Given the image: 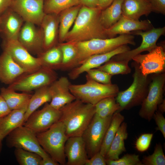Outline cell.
I'll return each instance as SVG.
<instances>
[{"label":"cell","instance_id":"7bdbcfd3","mask_svg":"<svg viewBox=\"0 0 165 165\" xmlns=\"http://www.w3.org/2000/svg\"><path fill=\"white\" fill-rule=\"evenodd\" d=\"M106 159L99 152L88 159L85 165H106Z\"/></svg>","mask_w":165,"mask_h":165},{"label":"cell","instance_id":"c3c4849f","mask_svg":"<svg viewBox=\"0 0 165 165\" xmlns=\"http://www.w3.org/2000/svg\"><path fill=\"white\" fill-rule=\"evenodd\" d=\"M12 0H0V16L10 7Z\"/></svg>","mask_w":165,"mask_h":165},{"label":"cell","instance_id":"d6986e66","mask_svg":"<svg viewBox=\"0 0 165 165\" xmlns=\"http://www.w3.org/2000/svg\"><path fill=\"white\" fill-rule=\"evenodd\" d=\"M71 84L68 78L62 76L49 86L52 97L50 104L51 106L60 110L65 105L76 99L70 91L69 86Z\"/></svg>","mask_w":165,"mask_h":165},{"label":"cell","instance_id":"b9f144b4","mask_svg":"<svg viewBox=\"0 0 165 165\" xmlns=\"http://www.w3.org/2000/svg\"><path fill=\"white\" fill-rule=\"evenodd\" d=\"M153 118L157 126V129L161 132L165 138V119L163 114L157 110L154 114Z\"/></svg>","mask_w":165,"mask_h":165},{"label":"cell","instance_id":"ac0fdd59","mask_svg":"<svg viewBox=\"0 0 165 165\" xmlns=\"http://www.w3.org/2000/svg\"><path fill=\"white\" fill-rule=\"evenodd\" d=\"M24 22L10 7L7 9L0 16V35L3 40H17Z\"/></svg>","mask_w":165,"mask_h":165},{"label":"cell","instance_id":"db71d44e","mask_svg":"<svg viewBox=\"0 0 165 165\" xmlns=\"http://www.w3.org/2000/svg\"><path fill=\"white\" fill-rule=\"evenodd\" d=\"M42 0L44 1V0Z\"/></svg>","mask_w":165,"mask_h":165},{"label":"cell","instance_id":"3957f363","mask_svg":"<svg viewBox=\"0 0 165 165\" xmlns=\"http://www.w3.org/2000/svg\"><path fill=\"white\" fill-rule=\"evenodd\" d=\"M60 110L61 116L59 120L64 124L68 138L82 136L96 113L94 105L77 99Z\"/></svg>","mask_w":165,"mask_h":165},{"label":"cell","instance_id":"8fae6325","mask_svg":"<svg viewBox=\"0 0 165 165\" xmlns=\"http://www.w3.org/2000/svg\"><path fill=\"white\" fill-rule=\"evenodd\" d=\"M1 46L26 73L33 72L42 66L39 58L32 55L17 40H3Z\"/></svg>","mask_w":165,"mask_h":165},{"label":"cell","instance_id":"30bf717a","mask_svg":"<svg viewBox=\"0 0 165 165\" xmlns=\"http://www.w3.org/2000/svg\"><path fill=\"white\" fill-rule=\"evenodd\" d=\"M7 137L9 147L36 153L42 159L50 156L40 145L36 134L23 125L15 129Z\"/></svg>","mask_w":165,"mask_h":165},{"label":"cell","instance_id":"52a82bcc","mask_svg":"<svg viewBox=\"0 0 165 165\" xmlns=\"http://www.w3.org/2000/svg\"><path fill=\"white\" fill-rule=\"evenodd\" d=\"M57 78V74L54 70L42 66L33 72L24 74L8 87L16 91L29 93L50 86Z\"/></svg>","mask_w":165,"mask_h":165},{"label":"cell","instance_id":"f546056e","mask_svg":"<svg viewBox=\"0 0 165 165\" xmlns=\"http://www.w3.org/2000/svg\"><path fill=\"white\" fill-rule=\"evenodd\" d=\"M124 117L119 112L112 115L110 124L105 133L100 150V153L105 157L118 128L123 122Z\"/></svg>","mask_w":165,"mask_h":165},{"label":"cell","instance_id":"7402d4cb","mask_svg":"<svg viewBox=\"0 0 165 165\" xmlns=\"http://www.w3.org/2000/svg\"><path fill=\"white\" fill-rule=\"evenodd\" d=\"M59 25V14H45L39 26L42 39V51L56 45Z\"/></svg>","mask_w":165,"mask_h":165},{"label":"cell","instance_id":"d590c367","mask_svg":"<svg viewBox=\"0 0 165 165\" xmlns=\"http://www.w3.org/2000/svg\"><path fill=\"white\" fill-rule=\"evenodd\" d=\"M142 162L143 165H165V157L161 144H156L153 153L144 157Z\"/></svg>","mask_w":165,"mask_h":165},{"label":"cell","instance_id":"e575fe53","mask_svg":"<svg viewBox=\"0 0 165 165\" xmlns=\"http://www.w3.org/2000/svg\"><path fill=\"white\" fill-rule=\"evenodd\" d=\"M15 155L20 165H40L42 157L38 154L20 148H16Z\"/></svg>","mask_w":165,"mask_h":165},{"label":"cell","instance_id":"4316f807","mask_svg":"<svg viewBox=\"0 0 165 165\" xmlns=\"http://www.w3.org/2000/svg\"><path fill=\"white\" fill-rule=\"evenodd\" d=\"M0 95L11 110L28 106L32 95L29 93H17L8 87L1 88Z\"/></svg>","mask_w":165,"mask_h":165},{"label":"cell","instance_id":"f907efd6","mask_svg":"<svg viewBox=\"0 0 165 165\" xmlns=\"http://www.w3.org/2000/svg\"><path fill=\"white\" fill-rule=\"evenodd\" d=\"M59 163L55 161L50 156L42 158L40 165H58Z\"/></svg>","mask_w":165,"mask_h":165},{"label":"cell","instance_id":"1f68e13d","mask_svg":"<svg viewBox=\"0 0 165 165\" xmlns=\"http://www.w3.org/2000/svg\"><path fill=\"white\" fill-rule=\"evenodd\" d=\"M42 66L53 70L59 69L62 61V53L58 45L37 55Z\"/></svg>","mask_w":165,"mask_h":165},{"label":"cell","instance_id":"6da1fadb","mask_svg":"<svg viewBox=\"0 0 165 165\" xmlns=\"http://www.w3.org/2000/svg\"><path fill=\"white\" fill-rule=\"evenodd\" d=\"M101 10L97 7L81 6L72 28L64 41L75 43L94 38H108L100 19Z\"/></svg>","mask_w":165,"mask_h":165},{"label":"cell","instance_id":"2e32d148","mask_svg":"<svg viewBox=\"0 0 165 165\" xmlns=\"http://www.w3.org/2000/svg\"><path fill=\"white\" fill-rule=\"evenodd\" d=\"M130 50L127 45L121 46L110 52L91 56L79 66L71 69L68 74L70 79L74 80L80 75L90 69L97 68L109 61L114 56Z\"/></svg>","mask_w":165,"mask_h":165},{"label":"cell","instance_id":"83f0119b","mask_svg":"<svg viewBox=\"0 0 165 165\" xmlns=\"http://www.w3.org/2000/svg\"><path fill=\"white\" fill-rule=\"evenodd\" d=\"M81 6L79 5L69 8L59 14L58 38L60 42H64L65 36L76 19Z\"/></svg>","mask_w":165,"mask_h":165},{"label":"cell","instance_id":"cb8c5ba5","mask_svg":"<svg viewBox=\"0 0 165 165\" xmlns=\"http://www.w3.org/2000/svg\"><path fill=\"white\" fill-rule=\"evenodd\" d=\"M27 107L12 110L6 116L0 118V140L2 141L11 132L23 125Z\"/></svg>","mask_w":165,"mask_h":165},{"label":"cell","instance_id":"e0dca14e","mask_svg":"<svg viewBox=\"0 0 165 165\" xmlns=\"http://www.w3.org/2000/svg\"><path fill=\"white\" fill-rule=\"evenodd\" d=\"M35 24L24 21L17 40L31 54L37 55L43 51L42 39L40 30Z\"/></svg>","mask_w":165,"mask_h":165},{"label":"cell","instance_id":"f1b7e54d","mask_svg":"<svg viewBox=\"0 0 165 165\" xmlns=\"http://www.w3.org/2000/svg\"><path fill=\"white\" fill-rule=\"evenodd\" d=\"M124 0H114L112 4L101 10V22L105 29H107L116 24L122 15V6Z\"/></svg>","mask_w":165,"mask_h":165},{"label":"cell","instance_id":"484cf974","mask_svg":"<svg viewBox=\"0 0 165 165\" xmlns=\"http://www.w3.org/2000/svg\"><path fill=\"white\" fill-rule=\"evenodd\" d=\"M127 124L123 122L119 127L111 144L105 158L106 160H117L119 156L126 151L124 141L128 137Z\"/></svg>","mask_w":165,"mask_h":165},{"label":"cell","instance_id":"7dc6e473","mask_svg":"<svg viewBox=\"0 0 165 165\" xmlns=\"http://www.w3.org/2000/svg\"><path fill=\"white\" fill-rule=\"evenodd\" d=\"M99 0H79V4L90 8L97 7Z\"/></svg>","mask_w":165,"mask_h":165},{"label":"cell","instance_id":"816d5d0a","mask_svg":"<svg viewBox=\"0 0 165 165\" xmlns=\"http://www.w3.org/2000/svg\"><path fill=\"white\" fill-rule=\"evenodd\" d=\"M157 110L162 114L165 111V101L163 99L162 102L159 105L158 107Z\"/></svg>","mask_w":165,"mask_h":165},{"label":"cell","instance_id":"8d00e7d4","mask_svg":"<svg viewBox=\"0 0 165 165\" xmlns=\"http://www.w3.org/2000/svg\"><path fill=\"white\" fill-rule=\"evenodd\" d=\"M62 53V61L59 69L71 62L75 57L76 49L72 43L66 42L58 44Z\"/></svg>","mask_w":165,"mask_h":165},{"label":"cell","instance_id":"681fc988","mask_svg":"<svg viewBox=\"0 0 165 165\" xmlns=\"http://www.w3.org/2000/svg\"><path fill=\"white\" fill-rule=\"evenodd\" d=\"M114 0H99L97 7L102 10L109 6Z\"/></svg>","mask_w":165,"mask_h":165},{"label":"cell","instance_id":"d6a6232c","mask_svg":"<svg viewBox=\"0 0 165 165\" xmlns=\"http://www.w3.org/2000/svg\"><path fill=\"white\" fill-rule=\"evenodd\" d=\"M44 3L45 14H59L69 8L80 5L79 0H46Z\"/></svg>","mask_w":165,"mask_h":165},{"label":"cell","instance_id":"ee69618b","mask_svg":"<svg viewBox=\"0 0 165 165\" xmlns=\"http://www.w3.org/2000/svg\"><path fill=\"white\" fill-rule=\"evenodd\" d=\"M150 4L153 11L165 14V0H147Z\"/></svg>","mask_w":165,"mask_h":165},{"label":"cell","instance_id":"7c38bea8","mask_svg":"<svg viewBox=\"0 0 165 165\" xmlns=\"http://www.w3.org/2000/svg\"><path fill=\"white\" fill-rule=\"evenodd\" d=\"M61 116L60 110L54 108L46 103L42 109L33 112L23 125L36 134L48 129L59 120Z\"/></svg>","mask_w":165,"mask_h":165},{"label":"cell","instance_id":"277c9868","mask_svg":"<svg viewBox=\"0 0 165 165\" xmlns=\"http://www.w3.org/2000/svg\"><path fill=\"white\" fill-rule=\"evenodd\" d=\"M36 135L41 146L53 160L61 165L66 164L64 147L68 137L61 121L59 120Z\"/></svg>","mask_w":165,"mask_h":165},{"label":"cell","instance_id":"9a60e30c","mask_svg":"<svg viewBox=\"0 0 165 165\" xmlns=\"http://www.w3.org/2000/svg\"><path fill=\"white\" fill-rule=\"evenodd\" d=\"M42 0H12L10 7L24 20L40 26L45 13Z\"/></svg>","mask_w":165,"mask_h":165},{"label":"cell","instance_id":"603a6c76","mask_svg":"<svg viewBox=\"0 0 165 165\" xmlns=\"http://www.w3.org/2000/svg\"><path fill=\"white\" fill-rule=\"evenodd\" d=\"M25 73L10 55L3 51L0 55V81L9 85Z\"/></svg>","mask_w":165,"mask_h":165},{"label":"cell","instance_id":"60d3db41","mask_svg":"<svg viewBox=\"0 0 165 165\" xmlns=\"http://www.w3.org/2000/svg\"><path fill=\"white\" fill-rule=\"evenodd\" d=\"M120 108L119 105L116 102L107 107L96 112L95 114L101 118H105L112 116Z\"/></svg>","mask_w":165,"mask_h":165},{"label":"cell","instance_id":"836d02e7","mask_svg":"<svg viewBox=\"0 0 165 165\" xmlns=\"http://www.w3.org/2000/svg\"><path fill=\"white\" fill-rule=\"evenodd\" d=\"M129 62L126 61H115L110 59L97 68L113 75L117 74L125 75L130 73L131 69Z\"/></svg>","mask_w":165,"mask_h":165},{"label":"cell","instance_id":"7a4b0ae2","mask_svg":"<svg viewBox=\"0 0 165 165\" xmlns=\"http://www.w3.org/2000/svg\"><path fill=\"white\" fill-rule=\"evenodd\" d=\"M134 37L131 34H124L116 37L94 38L72 43L76 50V55L70 63L61 70L66 71L79 66L87 58L93 55L104 53L125 45H135Z\"/></svg>","mask_w":165,"mask_h":165},{"label":"cell","instance_id":"8992f818","mask_svg":"<svg viewBox=\"0 0 165 165\" xmlns=\"http://www.w3.org/2000/svg\"><path fill=\"white\" fill-rule=\"evenodd\" d=\"M86 82L82 84L69 86L71 92L76 99L94 105L100 100L109 97H116L119 91L116 84H105L94 80L87 74Z\"/></svg>","mask_w":165,"mask_h":165},{"label":"cell","instance_id":"9c48e42d","mask_svg":"<svg viewBox=\"0 0 165 165\" xmlns=\"http://www.w3.org/2000/svg\"><path fill=\"white\" fill-rule=\"evenodd\" d=\"M112 116L101 118L95 114L83 133L82 137L85 143L87 156L89 158L99 152Z\"/></svg>","mask_w":165,"mask_h":165},{"label":"cell","instance_id":"f5cc1de1","mask_svg":"<svg viewBox=\"0 0 165 165\" xmlns=\"http://www.w3.org/2000/svg\"><path fill=\"white\" fill-rule=\"evenodd\" d=\"M2 147V141L0 140V154L1 152Z\"/></svg>","mask_w":165,"mask_h":165},{"label":"cell","instance_id":"ab89813d","mask_svg":"<svg viewBox=\"0 0 165 165\" xmlns=\"http://www.w3.org/2000/svg\"><path fill=\"white\" fill-rule=\"evenodd\" d=\"M153 136L152 133L144 134L140 135L136 141L137 149L141 152L146 151L149 147Z\"/></svg>","mask_w":165,"mask_h":165},{"label":"cell","instance_id":"4dcf8cb0","mask_svg":"<svg viewBox=\"0 0 165 165\" xmlns=\"http://www.w3.org/2000/svg\"><path fill=\"white\" fill-rule=\"evenodd\" d=\"M49 86L42 87L35 90L28 104L24 116V122L28 117L39 107L50 102L52 97Z\"/></svg>","mask_w":165,"mask_h":165},{"label":"cell","instance_id":"4fadbf2b","mask_svg":"<svg viewBox=\"0 0 165 165\" xmlns=\"http://www.w3.org/2000/svg\"><path fill=\"white\" fill-rule=\"evenodd\" d=\"M165 32V27L154 28L143 31L141 30L131 32L130 34L141 36L142 41L140 45L134 49L116 55L113 57L111 60L126 61L129 62L134 56L144 51H149L157 45L156 42L161 35Z\"/></svg>","mask_w":165,"mask_h":165},{"label":"cell","instance_id":"ba28073f","mask_svg":"<svg viewBox=\"0 0 165 165\" xmlns=\"http://www.w3.org/2000/svg\"><path fill=\"white\" fill-rule=\"evenodd\" d=\"M165 83L164 72L154 74L151 78L148 92L141 104L139 116L150 121L163 101Z\"/></svg>","mask_w":165,"mask_h":165},{"label":"cell","instance_id":"44dd1931","mask_svg":"<svg viewBox=\"0 0 165 165\" xmlns=\"http://www.w3.org/2000/svg\"><path fill=\"white\" fill-rule=\"evenodd\" d=\"M64 152L67 165H85L88 159L84 141L82 136L68 138Z\"/></svg>","mask_w":165,"mask_h":165},{"label":"cell","instance_id":"f35d334b","mask_svg":"<svg viewBox=\"0 0 165 165\" xmlns=\"http://www.w3.org/2000/svg\"><path fill=\"white\" fill-rule=\"evenodd\" d=\"M86 72L90 78L97 82L105 84H112V75L105 71L95 68L89 70Z\"/></svg>","mask_w":165,"mask_h":165},{"label":"cell","instance_id":"d4e9b609","mask_svg":"<svg viewBox=\"0 0 165 165\" xmlns=\"http://www.w3.org/2000/svg\"><path fill=\"white\" fill-rule=\"evenodd\" d=\"M152 11L147 0H124L122 5V15L136 20H139L143 15L148 16Z\"/></svg>","mask_w":165,"mask_h":165},{"label":"cell","instance_id":"74e56055","mask_svg":"<svg viewBox=\"0 0 165 165\" xmlns=\"http://www.w3.org/2000/svg\"><path fill=\"white\" fill-rule=\"evenodd\" d=\"M108 165H143L138 155L127 154L117 160L106 159Z\"/></svg>","mask_w":165,"mask_h":165},{"label":"cell","instance_id":"f6af8a7d","mask_svg":"<svg viewBox=\"0 0 165 165\" xmlns=\"http://www.w3.org/2000/svg\"><path fill=\"white\" fill-rule=\"evenodd\" d=\"M115 102H116L115 97H109L102 99L94 105L96 112Z\"/></svg>","mask_w":165,"mask_h":165},{"label":"cell","instance_id":"bcb514c9","mask_svg":"<svg viewBox=\"0 0 165 165\" xmlns=\"http://www.w3.org/2000/svg\"><path fill=\"white\" fill-rule=\"evenodd\" d=\"M12 110L0 94V118L8 114Z\"/></svg>","mask_w":165,"mask_h":165},{"label":"cell","instance_id":"5b68a950","mask_svg":"<svg viewBox=\"0 0 165 165\" xmlns=\"http://www.w3.org/2000/svg\"><path fill=\"white\" fill-rule=\"evenodd\" d=\"M132 64L134 70L132 83L125 90L119 91L115 97L120 107L119 112L141 105L148 92L151 79L142 74L138 63L134 62Z\"/></svg>","mask_w":165,"mask_h":165},{"label":"cell","instance_id":"ffe728a7","mask_svg":"<svg viewBox=\"0 0 165 165\" xmlns=\"http://www.w3.org/2000/svg\"><path fill=\"white\" fill-rule=\"evenodd\" d=\"M153 28L149 20H136L122 15L116 24L108 28L105 29V32L108 38H112L118 34H130L132 31L138 30L146 31Z\"/></svg>","mask_w":165,"mask_h":165},{"label":"cell","instance_id":"5bb4252c","mask_svg":"<svg viewBox=\"0 0 165 165\" xmlns=\"http://www.w3.org/2000/svg\"><path fill=\"white\" fill-rule=\"evenodd\" d=\"M145 54H139L132 60L138 63L144 75L164 72L165 69V52L162 46H157Z\"/></svg>","mask_w":165,"mask_h":165}]
</instances>
